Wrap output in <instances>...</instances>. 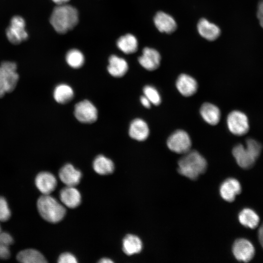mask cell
I'll return each instance as SVG.
<instances>
[{"label":"cell","mask_w":263,"mask_h":263,"mask_svg":"<svg viewBox=\"0 0 263 263\" xmlns=\"http://www.w3.org/2000/svg\"><path fill=\"white\" fill-rule=\"evenodd\" d=\"M200 113L203 119L210 125H215L220 120V110L212 103L206 102L203 104L200 109Z\"/></svg>","instance_id":"21"},{"label":"cell","mask_w":263,"mask_h":263,"mask_svg":"<svg viewBox=\"0 0 263 263\" xmlns=\"http://www.w3.org/2000/svg\"><path fill=\"white\" fill-rule=\"evenodd\" d=\"M153 21L156 27L161 32L170 34L173 32L177 27L174 19L164 12H157Z\"/></svg>","instance_id":"17"},{"label":"cell","mask_w":263,"mask_h":263,"mask_svg":"<svg viewBox=\"0 0 263 263\" xmlns=\"http://www.w3.org/2000/svg\"><path fill=\"white\" fill-rule=\"evenodd\" d=\"M262 146L253 139H248L246 146L236 145L232 150V154L238 165L243 169H249L253 166L261 152Z\"/></svg>","instance_id":"3"},{"label":"cell","mask_w":263,"mask_h":263,"mask_svg":"<svg viewBox=\"0 0 263 263\" xmlns=\"http://www.w3.org/2000/svg\"><path fill=\"white\" fill-rule=\"evenodd\" d=\"M227 127L233 134L242 135L249 130L248 118L243 113L239 111L230 112L226 119Z\"/></svg>","instance_id":"9"},{"label":"cell","mask_w":263,"mask_h":263,"mask_svg":"<svg viewBox=\"0 0 263 263\" xmlns=\"http://www.w3.org/2000/svg\"><path fill=\"white\" fill-rule=\"evenodd\" d=\"M199 34L203 38L209 41L217 39L220 35V28L214 23L205 19H201L197 24Z\"/></svg>","instance_id":"20"},{"label":"cell","mask_w":263,"mask_h":263,"mask_svg":"<svg viewBox=\"0 0 263 263\" xmlns=\"http://www.w3.org/2000/svg\"><path fill=\"white\" fill-rule=\"evenodd\" d=\"M13 242V238L9 233H0V258L7 259L10 257L9 246Z\"/></svg>","instance_id":"29"},{"label":"cell","mask_w":263,"mask_h":263,"mask_svg":"<svg viewBox=\"0 0 263 263\" xmlns=\"http://www.w3.org/2000/svg\"><path fill=\"white\" fill-rule=\"evenodd\" d=\"M113 262L112 260L107 258H102L98 261V263H112Z\"/></svg>","instance_id":"37"},{"label":"cell","mask_w":263,"mask_h":263,"mask_svg":"<svg viewBox=\"0 0 263 263\" xmlns=\"http://www.w3.org/2000/svg\"><path fill=\"white\" fill-rule=\"evenodd\" d=\"M1 232V228H0V233Z\"/></svg>","instance_id":"38"},{"label":"cell","mask_w":263,"mask_h":263,"mask_svg":"<svg viewBox=\"0 0 263 263\" xmlns=\"http://www.w3.org/2000/svg\"><path fill=\"white\" fill-rule=\"evenodd\" d=\"M74 114L76 119L80 122L91 124L96 121L98 112L91 102L88 100H84L76 104Z\"/></svg>","instance_id":"8"},{"label":"cell","mask_w":263,"mask_h":263,"mask_svg":"<svg viewBox=\"0 0 263 263\" xmlns=\"http://www.w3.org/2000/svg\"><path fill=\"white\" fill-rule=\"evenodd\" d=\"M59 177L66 186L75 187L80 182L81 172L71 164H67L59 170Z\"/></svg>","instance_id":"15"},{"label":"cell","mask_w":263,"mask_h":263,"mask_svg":"<svg viewBox=\"0 0 263 263\" xmlns=\"http://www.w3.org/2000/svg\"><path fill=\"white\" fill-rule=\"evenodd\" d=\"M258 238L260 244L263 248V224L259 229Z\"/></svg>","instance_id":"35"},{"label":"cell","mask_w":263,"mask_h":263,"mask_svg":"<svg viewBox=\"0 0 263 263\" xmlns=\"http://www.w3.org/2000/svg\"><path fill=\"white\" fill-rule=\"evenodd\" d=\"M232 253L239 261L248 262L254 257L255 249L252 243L245 239L236 240L232 246Z\"/></svg>","instance_id":"10"},{"label":"cell","mask_w":263,"mask_h":263,"mask_svg":"<svg viewBox=\"0 0 263 263\" xmlns=\"http://www.w3.org/2000/svg\"><path fill=\"white\" fill-rule=\"evenodd\" d=\"M17 65L11 61H4L0 65V97L12 92L19 80Z\"/></svg>","instance_id":"5"},{"label":"cell","mask_w":263,"mask_h":263,"mask_svg":"<svg viewBox=\"0 0 263 263\" xmlns=\"http://www.w3.org/2000/svg\"><path fill=\"white\" fill-rule=\"evenodd\" d=\"M37 208L44 220L53 223L60 221L66 212L65 207L50 194H43L38 198Z\"/></svg>","instance_id":"4"},{"label":"cell","mask_w":263,"mask_h":263,"mask_svg":"<svg viewBox=\"0 0 263 263\" xmlns=\"http://www.w3.org/2000/svg\"><path fill=\"white\" fill-rule=\"evenodd\" d=\"M25 27V22L22 17L18 16L13 17L6 31L9 41L14 44H18L25 40L28 34Z\"/></svg>","instance_id":"7"},{"label":"cell","mask_w":263,"mask_h":263,"mask_svg":"<svg viewBox=\"0 0 263 263\" xmlns=\"http://www.w3.org/2000/svg\"><path fill=\"white\" fill-rule=\"evenodd\" d=\"M176 87L182 95L188 97L196 93L198 85L197 81L193 77L182 74L177 78Z\"/></svg>","instance_id":"13"},{"label":"cell","mask_w":263,"mask_h":263,"mask_svg":"<svg viewBox=\"0 0 263 263\" xmlns=\"http://www.w3.org/2000/svg\"><path fill=\"white\" fill-rule=\"evenodd\" d=\"M77 9L67 3L57 5L50 17V22L59 34H65L73 29L78 22Z\"/></svg>","instance_id":"1"},{"label":"cell","mask_w":263,"mask_h":263,"mask_svg":"<svg viewBox=\"0 0 263 263\" xmlns=\"http://www.w3.org/2000/svg\"><path fill=\"white\" fill-rule=\"evenodd\" d=\"M178 171L190 179L195 180L206 171L207 162L197 150H190L179 159Z\"/></svg>","instance_id":"2"},{"label":"cell","mask_w":263,"mask_h":263,"mask_svg":"<svg viewBox=\"0 0 263 263\" xmlns=\"http://www.w3.org/2000/svg\"><path fill=\"white\" fill-rule=\"evenodd\" d=\"M55 100L60 104H66L72 100L74 96L73 89L66 84L58 85L54 91Z\"/></svg>","instance_id":"26"},{"label":"cell","mask_w":263,"mask_h":263,"mask_svg":"<svg viewBox=\"0 0 263 263\" xmlns=\"http://www.w3.org/2000/svg\"><path fill=\"white\" fill-rule=\"evenodd\" d=\"M122 249L127 255L137 254L140 252L142 249V243L137 236L128 234L123 240Z\"/></svg>","instance_id":"22"},{"label":"cell","mask_w":263,"mask_h":263,"mask_svg":"<svg viewBox=\"0 0 263 263\" xmlns=\"http://www.w3.org/2000/svg\"><path fill=\"white\" fill-rule=\"evenodd\" d=\"M93 168L98 174L107 175L113 173L114 167L111 159L103 155H99L93 162Z\"/></svg>","instance_id":"25"},{"label":"cell","mask_w":263,"mask_h":263,"mask_svg":"<svg viewBox=\"0 0 263 263\" xmlns=\"http://www.w3.org/2000/svg\"><path fill=\"white\" fill-rule=\"evenodd\" d=\"M57 262L59 263H76L77 261L74 255L69 252H65L59 256Z\"/></svg>","instance_id":"32"},{"label":"cell","mask_w":263,"mask_h":263,"mask_svg":"<svg viewBox=\"0 0 263 263\" xmlns=\"http://www.w3.org/2000/svg\"><path fill=\"white\" fill-rule=\"evenodd\" d=\"M238 219L242 225L252 229L256 228L260 221L258 215L253 210L248 208H244L240 212Z\"/></svg>","instance_id":"27"},{"label":"cell","mask_w":263,"mask_h":263,"mask_svg":"<svg viewBox=\"0 0 263 263\" xmlns=\"http://www.w3.org/2000/svg\"><path fill=\"white\" fill-rule=\"evenodd\" d=\"M143 93L150 103L157 106L161 103V98L157 90L151 85H146L143 88Z\"/></svg>","instance_id":"30"},{"label":"cell","mask_w":263,"mask_h":263,"mask_svg":"<svg viewBox=\"0 0 263 263\" xmlns=\"http://www.w3.org/2000/svg\"><path fill=\"white\" fill-rule=\"evenodd\" d=\"M117 47L125 54L135 53L138 49V41L132 34H127L120 37L117 40Z\"/></svg>","instance_id":"23"},{"label":"cell","mask_w":263,"mask_h":263,"mask_svg":"<svg viewBox=\"0 0 263 263\" xmlns=\"http://www.w3.org/2000/svg\"><path fill=\"white\" fill-rule=\"evenodd\" d=\"M128 68V63L124 58L114 55L110 56L107 70L112 76L121 77L127 72Z\"/></svg>","instance_id":"19"},{"label":"cell","mask_w":263,"mask_h":263,"mask_svg":"<svg viewBox=\"0 0 263 263\" xmlns=\"http://www.w3.org/2000/svg\"><path fill=\"white\" fill-rule=\"evenodd\" d=\"M129 133L132 139L143 141L148 137L150 130L148 124L144 120L135 118L130 125Z\"/></svg>","instance_id":"18"},{"label":"cell","mask_w":263,"mask_h":263,"mask_svg":"<svg viewBox=\"0 0 263 263\" xmlns=\"http://www.w3.org/2000/svg\"><path fill=\"white\" fill-rule=\"evenodd\" d=\"M138 62L145 69L153 71L157 69L160 64L161 56L155 49L149 47L144 48L142 54L138 57Z\"/></svg>","instance_id":"11"},{"label":"cell","mask_w":263,"mask_h":263,"mask_svg":"<svg viewBox=\"0 0 263 263\" xmlns=\"http://www.w3.org/2000/svg\"><path fill=\"white\" fill-rule=\"evenodd\" d=\"M167 145L171 151L179 154H185L190 150L191 140L186 131L178 130L168 137Z\"/></svg>","instance_id":"6"},{"label":"cell","mask_w":263,"mask_h":263,"mask_svg":"<svg viewBox=\"0 0 263 263\" xmlns=\"http://www.w3.org/2000/svg\"><path fill=\"white\" fill-rule=\"evenodd\" d=\"M66 61L71 67L78 69L83 66L85 58L81 52L77 49H73L67 53Z\"/></svg>","instance_id":"28"},{"label":"cell","mask_w":263,"mask_h":263,"mask_svg":"<svg viewBox=\"0 0 263 263\" xmlns=\"http://www.w3.org/2000/svg\"><path fill=\"white\" fill-rule=\"evenodd\" d=\"M257 14L260 24L263 28V0H261L258 3Z\"/></svg>","instance_id":"33"},{"label":"cell","mask_w":263,"mask_h":263,"mask_svg":"<svg viewBox=\"0 0 263 263\" xmlns=\"http://www.w3.org/2000/svg\"><path fill=\"white\" fill-rule=\"evenodd\" d=\"M11 217V211L5 199L0 196V221H7Z\"/></svg>","instance_id":"31"},{"label":"cell","mask_w":263,"mask_h":263,"mask_svg":"<svg viewBox=\"0 0 263 263\" xmlns=\"http://www.w3.org/2000/svg\"><path fill=\"white\" fill-rule=\"evenodd\" d=\"M59 197L64 205L71 208L78 207L81 201L80 193L75 187L66 186L62 188Z\"/></svg>","instance_id":"16"},{"label":"cell","mask_w":263,"mask_h":263,"mask_svg":"<svg viewBox=\"0 0 263 263\" xmlns=\"http://www.w3.org/2000/svg\"><path fill=\"white\" fill-rule=\"evenodd\" d=\"M35 184L38 189L43 195H49L55 189L57 180L53 174L44 171L37 175L35 179Z\"/></svg>","instance_id":"12"},{"label":"cell","mask_w":263,"mask_h":263,"mask_svg":"<svg viewBox=\"0 0 263 263\" xmlns=\"http://www.w3.org/2000/svg\"><path fill=\"white\" fill-rule=\"evenodd\" d=\"M17 259L24 263H44L47 262L43 255L34 249H26L20 251Z\"/></svg>","instance_id":"24"},{"label":"cell","mask_w":263,"mask_h":263,"mask_svg":"<svg viewBox=\"0 0 263 263\" xmlns=\"http://www.w3.org/2000/svg\"><path fill=\"white\" fill-rule=\"evenodd\" d=\"M140 100L141 104L144 107L147 108H149L150 107L151 103L145 95H144L141 96Z\"/></svg>","instance_id":"34"},{"label":"cell","mask_w":263,"mask_h":263,"mask_svg":"<svg viewBox=\"0 0 263 263\" xmlns=\"http://www.w3.org/2000/svg\"><path fill=\"white\" fill-rule=\"evenodd\" d=\"M241 186L236 179L230 178L225 180L220 186V194L226 201H233L236 196L241 192Z\"/></svg>","instance_id":"14"},{"label":"cell","mask_w":263,"mask_h":263,"mask_svg":"<svg viewBox=\"0 0 263 263\" xmlns=\"http://www.w3.org/2000/svg\"><path fill=\"white\" fill-rule=\"evenodd\" d=\"M57 5H61L67 3L70 0H52Z\"/></svg>","instance_id":"36"}]
</instances>
